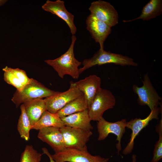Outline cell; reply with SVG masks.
<instances>
[{"mask_svg": "<svg viewBox=\"0 0 162 162\" xmlns=\"http://www.w3.org/2000/svg\"><path fill=\"white\" fill-rule=\"evenodd\" d=\"M76 39V36L72 35L71 44L65 53L55 59L44 61L53 68L62 78H63L65 75H69L75 79H78L79 77L78 67L82 63L75 58L74 51Z\"/></svg>", "mask_w": 162, "mask_h": 162, "instance_id": "cell-1", "label": "cell"}, {"mask_svg": "<svg viewBox=\"0 0 162 162\" xmlns=\"http://www.w3.org/2000/svg\"><path fill=\"white\" fill-rule=\"evenodd\" d=\"M110 63L122 66H136L138 65L133 58L128 56L99 49L92 57L83 61V67L79 68V72L80 74L86 70L95 65Z\"/></svg>", "mask_w": 162, "mask_h": 162, "instance_id": "cell-2", "label": "cell"}, {"mask_svg": "<svg viewBox=\"0 0 162 162\" xmlns=\"http://www.w3.org/2000/svg\"><path fill=\"white\" fill-rule=\"evenodd\" d=\"M58 92L49 89L38 81L32 78L31 81L21 90H16L11 100L16 107H18L20 104L37 99L46 98Z\"/></svg>", "mask_w": 162, "mask_h": 162, "instance_id": "cell-3", "label": "cell"}, {"mask_svg": "<svg viewBox=\"0 0 162 162\" xmlns=\"http://www.w3.org/2000/svg\"><path fill=\"white\" fill-rule=\"evenodd\" d=\"M116 103V98L109 90L100 88L88 108L91 120L98 121L103 117L106 110L113 108Z\"/></svg>", "mask_w": 162, "mask_h": 162, "instance_id": "cell-4", "label": "cell"}, {"mask_svg": "<svg viewBox=\"0 0 162 162\" xmlns=\"http://www.w3.org/2000/svg\"><path fill=\"white\" fill-rule=\"evenodd\" d=\"M65 148L87 150L86 143L92 135L91 130L64 126L60 128Z\"/></svg>", "mask_w": 162, "mask_h": 162, "instance_id": "cell-5", "label": "cell"}, {"mask_svg": "<svg viewBox=\"0 0 162 162\" xmlns=\"http://www.w3.org/2000/svg\"><path fill=\"white\" fill-rule=\"evenodd\" d=\"M142 81V86L140 87L134 85L133 91L138 96L139 104L141 106L147 105L152 110L158 107L161 98L154 88L148 74L144 75Z\"/></svg>", "mask_w": 162, "mask_h": 162, "instance_id": "cell-6", "label": "cell"}, {"mask_svg": "<svg viewBox=\"0 0 162 162\" xmlns=\"http://www.w3.org/2000/svg\"><path fill=\"white\" fill-rule=\"evenodd\" d=\"M127 122L126 119H125L114 122H110L103 117L98 121L97 123L99 134L98 140H104L110 134L116 135L118 141L116 147L118 155L122 150L121 140L125 132Z\"/></svg>", "mask_w": 162, "mask_h": 162, "instance_id": "cell-7", "label": "cell"}, {"mask_svg": "<svg viewBox=\"0 0 162 162\" xmlns=\"http://www.w3.org/2000/svg\"><path fill=\"white\" fill-rule=\"evenodd\" d=\"M56 162H108L109 158L99 155H92L88 150L66 148L59 152L52 155Z\"/></svg>", "mask_w": 162, "mask_h": 162, "instance_id": "cell-8", "label": "cell"}, {"mask_svg": "<svg viewBox=\"0 0 162 162\" xmlns=\"http://www.w3.org/2000/svg\"><path fill=\"white\" fill-rule=\"evenodd\" d=\"M88 10L91 15L111 27L118 23V12L109 2L101 0L94 1L91 3Z\"/></svg>", "mask_w": 162, "mask_h": 162, "instance_id": "cell-9", "label": "cell"}, {"mask_svg": "<svg viewBox=\"0 0 162 162\" xmlns=\"http://www.w3.org/2000/svg\"><path fill=\"white\" fill-rule=\"evenodd\" d=\"M82 94L76 86L70 84L69 88L66 91L58 92L44 99L46 110L52 113H56L68 103Z\"/></svg>", "mask_w": 162, "mask_h": 162, "instance_id": "cell-10", "label": "cell"}, {"mask_svg": "<svg viewBox=\"0 0 162 162\" xmlns=\"http://www.w3.org/2000/svg\"><path fill=\"white\" fill-rule=\"evenodd\" d=\"M160 111V108L157 107L151 110L149 114L144 119L136 118L127 122L126 127L130 129L132 132L129 142L122 151L123 154L127 155L131 153L134 148V140L136 136L149 124L150 121L154 119H159L158 115Z\"/></svg>", "mask_w": 162, "mask_h": 162, "instance_id": "cell-11", "label": "cell"}, {"mask_svg": "<svg viewBox=\"0 0 162 162\" xmlns=\"http://www.w3.org/2000/svg\"><path fill=\"white\" fill-rule=\"evenodd\" d=\"M86 29L96 42L99 44L100 49L104 50V43L111 33V27L90 14L86 20Z\"/></svg>", "mask_w": 162, "mask_h": 162, "instance_id": "cell-12", "label": "cell"}, {"mask_svg": "<svg viewBox=\"0 0 162 162\" xmlns=\"http://www.w3.org/2000/svg\"><path fill=\"white\" fill-rule=\"evenodd\" d=\"M43 10L55 14L64 20L68 26L72 35L76 33L77 28L74 22V16L66 9L64 2L61 0H47L42 6Z\"/></svg>", "mask_w": 162, "mask_h": 162, "instance_id": "cell-13", "label": "cell"}, {"mask_svg": "<svg viewBox=\"0 0 162 162\" xmlns=\"http://www.w3.org/2000/svg\"><path fill=\"white\" fill-rule=\"evenodd\" d=\"M100 78L95 75H91L76 82L71 81L70 85L76 86L85 95L88 108L101 88Z\"/></svg>", "mask_w": 162, "mask_h": 162, "instance_id": "cell-14", "label": "cell"}, {"mask_svg": "<svg viewBox=\"0 0 162 162\" xmlns=\"http://www.w3.org/2000/svg\"><path fill=\"white\" fill-rule=\"evenodd\" d=\"M39 130L38 137L48 144L55 153L59 152L66 149L60 128L48 127L42 128Z\"/></svg>", "mask_w": 162, "mask_h": 162, "instance_id": "cell-15", "label": "cell"}, {"mask_svg": "<svg viewBox=\"0 0 162 162\" xmlns=\"http://www.w3.org/2000/svg\"><path fill=\"white\" fill-rule=\"evenodd\" d=\"M4 79L8 84L14 86L16 90L20 91L31 81L26 72L19 68H12L6 66L3 68Z\"/></svg>", "mask_w": 162, "mask_h": 162, "instance_id": "cell-16", "label": "cell"}, {"mask_svg": "<svg viewBox=\"0 0 162 162\" xmlns=\"http://www.w3.org/2000/svg\"><path fill=\"white\" fill-rule=\"evenodd\" d=\"M65 126L85 130H91L93 127L88 109L61 118Z\"/></svg>", "mask_w": 162, "mask_h": 162, "instance_id": "cell-17", "label": "cell"}, {"mask_svg": "<svg viewBox=\"0 0 162 162\" xmlns=\"http://www.w3.org/2000/svg\"><path fill=\"white\" fill-rule=\"evenodd\" d=\"M23 104L31 127L38 121L43 112L46 110V104L43 98L37 99Z\"/></svg>", "mask_w": 162, "mask_h": 162, "instance_id": "cell-18", "label": "cell"}, {"mask_svg": "<svg viewBox=\"0 0 162 162\" xmlns=\"http://www.w3.org/2000/svg\"><path fill=\"white\" fill-rule=\"evenodd\" d=\"M162 12V0H151L143 7L140 15L131 20H123L124 22H132L138 19L148 21L160 15Z\"/></svg>", "mask_w": 162, "mask_h": 162, "instance_id": "cell-19", "label": "cell"}, {"mask_svg": "<svg viewBox=\"0 0 162 162\" xmlns=\"http://www.w3.org/2000/svg\"><path fill=\"white\" fill-rule=\"evenodd\" d=\"M87 109V102L85 95L82 94L68 103L56 113L61 118Z\"/></svg>", "mask_w": 162, "mask_h": 162, "instance_id": "cell-20", "label": "cell"}, {"mask_svg": "<svg viewBox=\"0 0 162 162\" xmlns=\"http://www.w3.org/2000/svg\"><path fill=\"white\" fill-rule=\"evenodd\" d=\"M64 126L65 125L63 122L56 113H52L46 110L38 121L31 127V129L39 130L48 127L60 128Z\"/></svg>", "mask_w": 162, "mask_h": 162, "instance_id": "cell-21", "label": "cell"}, {"mask_svg": "<svg viewBox=\"0 0 162 162\" xmlns=\"http://www.w3.org/2000/svg\"><path fill=\"white\" fill-rule=\"evenodd\" d=\"M21 113L18 120L17 129L21 138L28 141L29 139V132L31 126L23 104L20 107Z\"/></svg>", "mask_w": 162, "mask_h": 162, "instance_id": "cell-22", "label": "cell"}, {"mask_svg": "<svg viewBox=\"0 0 162 162\" xmlns=\"http://www.w3.org/2000/svg\"><path fill=\"white\" fill-rule=\"evenodd\" d=\"M42 154L35 150L32 146L28 145L21 154L20 162H40Z\"/></svg>", "mask_w": 162, "mask_h": 162, "instance_id": "cell-23", "label": "cell"}, {"mask_svg": "<svg viewBox=\"0 0 162 162\" xmlns=\"http://www.w3.org/2000/svg\"><path fill=\"white\" fill-rule=\"evenodd\" d=\"M156 131L159 136L153 152V157L151 162H158L162 158V118L156 127Z\"/></svg>", "mask_w": 162, "mask_h": 162, "instance_id": "cell-24", "label": "cell"}, {"mask_svg": "<svg viewBox=\"0 0 162 162\" xmlns=\"http://www.w3.org/2000/svg\"><path fill=\"white\" fill-rule=\"evenodd\" d=\"M42 150L43 152V154H45L46 155L49 157L50 162H56L55 161L52 157V155L49 152L47 149L45 148H42Z\"/></svg>", "mask_w": 162, "mask_h": 162, "instance_id": "cell-25", "label": "cell"}, {"mask_svg": "<svg viewBox=\"0 0 162 162\" xmlns=\"http://www.w3.org/2000/svg\"><path fill=\"white\" fill-rule=\"evenodd\" d=\"M136 155L135 154H133L132 156L131 162H136Z\"/></svg>", "mask_w": 162, "mask_h": 162, "instance_id": "cell-26", "label": "cell"}, {"mask_svg": "<svg viewBox=\"0 0 162 162\" xmlns=\"http://www.w3.org/2000/svg\"><path fill=\"white\" fill-rule=\"evenodd\" d=\"M8 0H0V6H2Z\"/></svg>", "mask_w": 162, "mask_h": 162, "instance_id": "cell-27", "label": "cell"}]
</instances>
